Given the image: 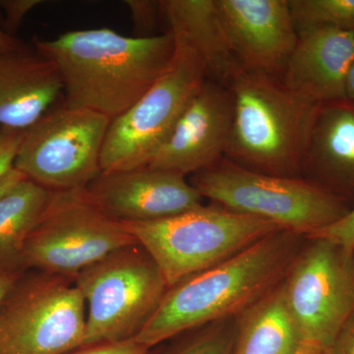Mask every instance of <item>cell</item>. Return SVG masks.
Wrapping results in <instances>:
<instances>
[{
  "label": "cell",
  "instance_id": "4dcf8cb0",
  "mask_svg": "<svg viewBox=\"0 0 354 354\" xmlns=\"http://www.w3.org/2000/svg\"><path fill=\"white\" fill-rule=\"evenodd\" d=\"M25 177L24 174H21L20 171H18L17 169H13L12 171L9 172L8 174L4 178H2L0 180V197L10 189L11 187L18 183V181L21 180V179Z\"/></svg>",
  "mask_w": 354,
  "mask_h": 354
},
{
  "label": "cell",
  "instance_id": "603a6c76",
  "mask_svg": "<svg viewBox=\"0 0 354 354\" xmlns=\"http://www.w3.org/2000/svg\"><path fill=\"white\" fill-rule=\"evenodd\" d=\"M135 28L140 32L153 31L158 20L162 18L160 1L151 0H127L125 1Z\"/></svg>",
  "mask_w": 354,
  "mask_h": 354
},
{
  "label": "cell",
  "instance_id": "44dd1931",
  "mask_svg": "<svg viewBox=\"0 0 354 354\" xmlns=\"http://www.w3.org/2000/svg\"><path fill=\"white\" fill-rule=\"evenodd\" d=\"M298 36L322 29L354 32V0H288Z\"/></svg>",
  "mask_w": 354,
  "mask_h": 354
},
{
  "label": "cell",
  "instance_id": "2e32d148",
  "mask_svg": "<svg viewBox=\"0 0 354 354\" xmlns=\"http://www.w3.org/2000/svg\"><path fill=\"white\" fill-rule=\"evenodd\" d=\"M354 59V32L322 29L298 36L281 82L312 104L346 99V84Z\"/></svg>",
  "mask_w": 354,
  "mask_h": 354
},
{
  "label": "cell",
  "instance_id": "4316f807",
  "mask_svg": "<svg viewBox=\"0 0 354 354\" xmlns=\"http://www.w3.org/2000/svg\"><path fill=\"white\" fill-rule=\"evenodd\" d=\"M23 132L0 128V180L14 169Z\"/></svg>",
  "mask_w": 354,
  "mask_h": 354
},
{
  "label": "cell",
  "instance_id": "ac0fdd59",
  "mask_svg": "<svg viewBox=\"0 0 354 354\" xmlns=\"http://www.w3.org/2000/svg\"><path fill=\"white\" fill-rule=\"evenodd\" d=\"M167 31L199 59L208 80L228 87L242 71L216 0L160 1Z\"/></svg>",
  "mask_w": 354,
  "mask_h": 354
},
{
  "label": "cell",
  "instance_id": "277c9868",
  "mask_svg": "<svg viewBox=\"0 0 354 354\" xmlns=\"http://www.w3.org/2000/svg\"><path fill=\"white\" fill-rule=\"evenodd\" d=\"M204 199L309 237L348 215L351 205L302 177L251 171L223 158L192 174Z\"/></svg>",
  "mask_w": 354,
  "mask_h": 354
},
{
  "label": "cell",
  "instance_id": "ffe728a7",
  "mask_svg": "<svg viewBox=\"0 0 354 354\" xmlns=\"http://www.w3.org/2000/svg\"><path fill=\"white\" fill-rule=\"evenodd\" d=\"M55 193L23 177L0 197V272H20L26 241Z\"/></svg>",
  "mask_w": 354,
  "mask_h": 354
},
{
  "label": "cell",
  "instance_id": "52a82bcc",
  "mask_svg": "<svg viewBox=\"0 0 354 354\" xmlns=\"http://www.w3.org/2000/svg\"><path fill=\"white\" fill-rule=\"evenodd\" d=\"M85 300L74 279L23 272L0 308V354H66L83 346Z\"/></svg>",
  "mask_w": 354,
  "mask_h": 354
},
{
  "label": "cell",
  "instance_id": "8fae6325",
  "mask_svg": "<svg viewBox=\"0 0 354 354\" xmlns=\"http://www.w3.org/2000/svg\"><path fill=\"white\" fill-rule=\"evenodd\" d=\"M281 286L302 341L326 351L354 314L353 249L305 237Z\"/></svg>",
  "mask_w": 354,
  "mask_h": 354
},
{
  "label": "cell",
  "instance_id": "ba28073f",
  "mask_svg": "<svg viewBox=\"0 0 354 354\" xmlns=\"http://www.w3.org/2000/svg\"><path fill=\"white\" fill-rule=\"evenodd\" d=\"M111 122L102 114L62 102L23 132L14 169L53 193L82 191L102 174Z\"/></svg>",
  "mask_w": 354,
  "mask_h": 354
},
{
  "label": "cell",
  "instance_id": "f546056e",
  "mask_svg": "<svg viewBox=\"0 0 354 354\" xmlns=\"http://www.w3.org/2000/svg\"><path fill=\"white\" fill-rule=\"evenodd\" d=\"M22 274L23 272H0V308L14 283Z\"/></svg>",
  "mask_w": 354,
  "mask_h": 354
},
{
  "label": "cell",
  "instance_id": "7a4b0ae2",
  "mask_svg": "<svg viewBox=\"0 0 354 354\" xmlns=\"http://www.w3.org/2000/svg\"><path fill=\"white\" fill-rule=\"evenodd\" d=\"M305 237L279 230L225 262L171 286L136 337L152 349L202 326L239 316L274 290Z\"/></svg>",
  "mask_w": 354,
  "mask_h": 354
},
{
  "label": "cell",
  "instance_id": "484cf974",
  "mask_svg": "<svg viewBox=\"0 0 354 354\" xmlns=\"http://www.w3.org/2000/svg\"><path fill=\"white\" fill-rule=\"evenodd\" d=\"M309 237H321L329 239L335 243L341 244L349 249H354V207L348 212V215L334 225L321 230L315 234ZM307 239V237H306Z\"/></svg>",
  "mask_w": 354,
  "mask_h": 354
},
{
  "label": "cell",
  "instance_id": "83f0119b",
  "mask_svg": "<svg viewBox=\"0 0 354 354\" xmlns=\"http://www.w3.org/2000/svg\"><path fill=\"white\" fill-rule=\"evenodd\" d=\"M324 354H354V314Z\"/></svg>",
  "mask_w": 354,
  "mask_h": 354
},
{
  "label": "cell",
  "instance_id": "30bf717a",
  "mask_svg": "<svg viewBox=\"0 0 354 354\" xmlns=\"http://www.w3.org/2000/svg\"><path fill=\"white\" fill-rule=\"evenodd\" d=\"M134 244L138 242L122 223L88 201L83 190L55 193L26 241L21 269L74 279L88 266Z\"/></svg>",
  "mask_w": 354,
  "mask_h": 354
},
{
  "label": "cell",
  "instance_id": "cb8c5ba5",
  "mask_svg": "<svg viewBox=\"0 0 354 354\" xmlns=\"http://www.w3.org/2000/svg\"><path fill=\"white\" fill-rule=\"evenodd\" d=\"M41 3L44 1L41 0H0V8L4 13L2 27L12 36L19 29L26 16Z\"/></svg>",
  "mask_w": 354,
  "mask_h": 354
},
{
  "label": "cell",
  "instance_id": "e0dca14e",
  "mask_svg": "<svg viewBox=\"0 0 354 354\" xmlns=\"http://www.w3.org/2000/svg\"><path fill=\"white\" fill-rule=\"evenodd\" d=\"M64 84L37 51L0 55V128L23 132L57 106Z\"/></svg>",
  "mask_w": 354,
  "mask_h": 354
},
{
  "label": "cell",
  "instance_id": "f1b7e54d",
  "mask_svg": "<svg viewBox=\"0 0 354 354\" xmlns=\"http://www.w3.org/2000/svg\"><path fill=\"white\" fill-rule=\"evenodd\" d=\"M23 50H26L24 44L18 41L15 37L8 34L0 25V55L19 53Z\"/></svg>",
  "mask_w": 354,
  "mask_h": 354
},
{
  "label": "cell",
  "instance_id": "4fadbf2b",
  "mask_svg": "<svg viewBox=\"0 0 354 354\" xmlns=\"http://www.w3.org/2000/svg\"><path fill=\"white\" fill-rule=\"evenodd\" d=\"M232 115L230 88L207 80L149 165L184 176L208 169L225 158Z\"/></svg>",
  "mask_w": 354,
  "mask_h": 354
},
{
  "label": "cell",
  "instance_id": "d6986e66",
  "mask_svg": "<svg viewBox=\"0 0 354 354\" xmlns=\"http://www.w3.org/2000/svg\"><path fill=\"white\" fill-rule=\"evenodd\" d=\"M281 283L237 316L232 354H295L299 348L304 341Z\"/></svg>",
  "mask_w": 354,
  "mask_h": 354
},
{
  "label": "cell",
  "instance_id": "836d02e7",
  "mask_svg": "<svg viewBox=\"0 0 354 354\" xmlns=\"http://www.w3.org/2000/svg\"><path fill=\"white\" fill-rule=\"evenodd\" d=\"M353 258H354V249H353Z\"/></svg>",
  "mask_w": 354,
  "mask_h": 354
},
{
  "label": "cell",
  "instance_id": "9c48e42d",
  "mask_svg": "<svg viewBox=\"0 0 354 354\" xmlns=\"http://www.w3.org/2000/svg\"><path fill=\"white\" fill-rule=\"evenodd\" d=\"M207 80L196 55L176 41V55L169 70L131 108L111 121L102 146V172L150 165Z\"/></svg>",
  "mask_w": 354,
  "mask_h": 354
},
{
  "label": "cell",
  "instance_id": "5b68a950",
  "mask_svg": "<svg viewBox=\"0 0 354 354\" xmlns=\"http://www.w3.org/2000/svg\"><path fill=\"white\" fill-rule=\"evenodd\" d=\"M121 223L157 263L169 288L281 230L214 203L162 220Z\"/></svg>",
  "mask_w": 354,
  "mask_h": 354
},
{
  "label": "cell",
  "instance_id": "6da1fadb",
  "mask_svg": "<svg viewBox=\"0 0 354 354\" xmlns=\"http://www.w3.org/2000/svg\"><path fill=\"white\" fill-rule=\"evenodd\" d=\"M32 44L57 67L64 106L88 109L111 121L150 90L176 55V39L169 31L127 37L101 28L35 38Z\"/></svg>",
  "mask_w": 354,
  "mask_h": 354
},
{
  "label": "cell",
  "instance_id": "9a60e30c",
  "mask_svg": "<svg viewBox=\"0 0 354 354\" xmlns=\"http://www.w3.org/2000/svg\"><path fill=\"white\" fill-rule=\"evenodd\" d=\"M300 177L354 207V102L317 106Z\"/></svg>",
  "mask_w": 354,
  "mask_h": 354
},
{
  "label": "cell",
  "instance_id": "d6a6232c",
  "mask_svg": "<svg viewBox=\"0 0 354 354\" xmlns=\"http://www.w3.org/2000/svg\"><path fill=\"white\" fill-rule=\"evenodd\" d=\"M346 99L354 102V59L346 78Z\"/></svg>",
  "mask_w": 354,
  "mask_h": 354
},
{
  "label": "cell",
  "instance_id": "7c38bea8",
  "mask_svg": "<svg viewBox=\"0 0 354 354\" xmlns=\"http://www.w3.org/2000/svg\"><path fill=\"white\" fill-rule=\"evenodd\" d=\"M83 194L120 223L162 220L199 208L204 200L186 176L150 165L102 172Z\"/></svg>",
  "mask_w": 354,
  "mask_h": 354
},
{
  "label": "cell",
  "instance_id": "3957f363",
  "mask_svg": "<svg viewBox=\"0 0 354 354\" xmlns=\"http://www.w3.org/2000/svg\"><path fill=\"white\" fill-rule=\"evenodd\" d=\"M234 115L225 158L251 171L300 177L318 104L298 97L281 79L242 70L228 85Z\"/></svg>",
  "mask_w": 354,
  "mask_h": 354
},
{
  "label": "cell",
  "instance_id": "d4e9b609",
  "mask_svg": "<svg viewBox=\"0 0 354 354\" xmlns=\"http://www.w3.org/2000/svg\"><path fill=\"white\" fill-rule=\"evenodd\" d=\"M151 349L135 339L81 346L66 354H148Z\"/></svg>",
  "mask_w": 354,
  "mask_h": 354
},
{
  "label": "cell",
  "instance_id": "7402d4cb",
  "mask_svg": "<svg viewBox=\"0 0 354 354\" xmlns=\"http://www.w3.org/2000/svg\"><path fill=\"white\" fill-rule=\"evenodd\" d=\"M237 316L202 326L171 339L158 354H232Z\"/></svg>",
  "mask_w": 354,
  "mask_h": 354
},
{
  "label": "cell",
  "instance_id": "5bb4252c",
  "mask_svg": "<svg viewBox=\"0 0 354 354\" xmlns=\"http://www.w3.org/2000/svg\"><path fill=\"white\" fill-rule=\"evenodd\" d=\"M246 71L281 79L298 41L288 0H216Z\"/></svg>",
  "mask_w": 354,
  "mask_h": 354
},
{
  "label": "cell",
  "instance_id": "1f68e13d",
  "mask_svg": "<svg viewBox=\"0 0 354 354\" xmlns=\"http://www.w3.org/2000/svg\"><path fill=\"white\" fill-rule=\"evenodd\" d=\"M325 351L311 342H302L295 354H324Z\"/></svg>",
  "mask_w": 354,
  "mask_h": 354
},
{
  "label": "cell",
  "instance_id": "8992f818",
  "mask_svg": "<svg viewBox=\"0 0 354 354\" xmlns=\"http://www.w3.org/2000/svg\"><path fill=\"white\" fill-rule=\"evenodd\" d=\"M74 283L87 309L82 346L135 339L169 290L157 263L140 244L88 266Z\"/></svg>",
  "mask_w": 354,
  "mask_h": 354
}]
</instances>
